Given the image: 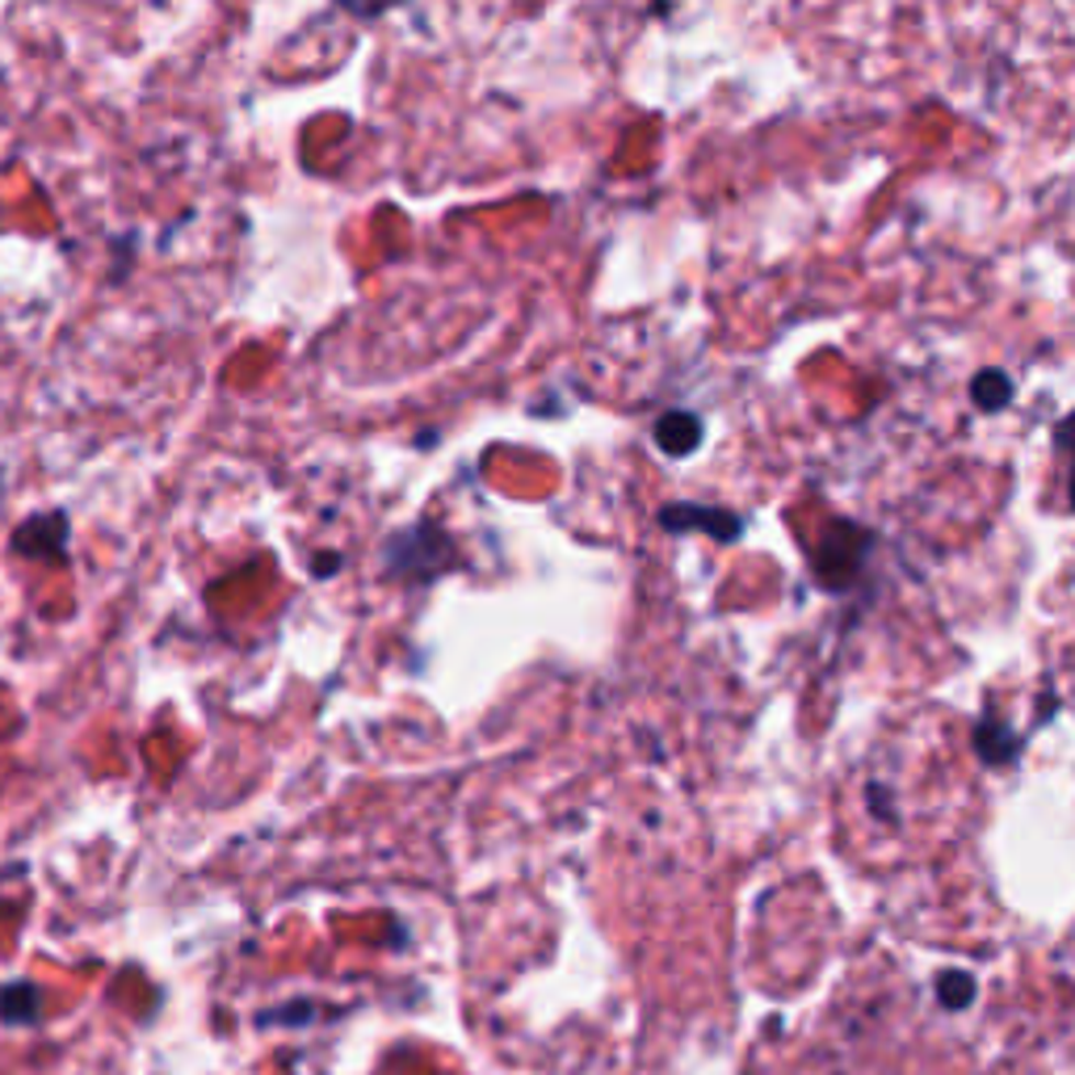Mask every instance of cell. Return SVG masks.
<instances>
[{
    "instance_id": "6da1fadb",
    "label": "cell",
    "mask_w": 1075,
    "mask_h": 1075,
    "mask_svg": "<svg viewBox=\"0 0 1075 1075\" xmlns=\"http://www.w3.org/2000/svg\"><path fill=\"white\" fill-rule=\"evenodd\" d=\"M64 538H68V517L64 513H38L25 526L13 529V550L30 559H64Z\"/></svg>"
},
{
    "instance_id": "7a4b0ae2",
    "label": "cell",
    "mask_w": 1075,
    "mask_h": 1075,
    "mask_svg": "<svg viewBox=\"0 0 1075 1075\" xmlns=\"http://www.w3.org/2000/svg\"><path fill=\"white\" fill-rule=\"evenodd\" d=\"M660 522L669 529H685V526H706V529H715V538H736V529H740V522L731 517V513H702V508H693V504H672V508H664L660 513Z\"/></svg>"
},
{
    "instance_id": "3957f363",
    "label": "cell",
    "mask_w": 1075,
    "mask_h": 1075,
    "mask_svg": "<svg viewBox=\"0 0 1075 1075\" xmlns=\"http://www.w3.org/2000/svg\"><path fill=\"white\" fill-rule=\"evenodd\" d=\"M697 437H702V425H697V416H690V412H669L656 425V441L669 455H690L693 446H697Z\"/></svg>"
},
{
    "instance_id": "277c9868",
    "label": "cell",
    "mask_w": 1075,
    "mask_h": 1075,
    "mask_svg": "<svg viewBox=\"0 0 1075 1075\" xmlns=\"http://www.w3.org/2000/svg\"><path fill=\"white\" fill-rule=\"evenodd\" d=\"M1008 395H1012V383H1008L1004 374H996V370H987V374H979V379H975V400H979L983 407L1008 404Z\"/></svg>"
},
{
    "instance_id": "5b68a950",
    "label": "cell",
    "mask_w": 1075,
    "mask_h": 1075,
    "mask_svg": "<svg viewBox=\"0 0 1075 1075\" xmlns=\"http://www.w3.org/2000/svg\"><path fill=\"white\" fill-rule=\"evenodd\" d=\"M941 987H950V992H945V1004H954V1008H962V1004L971 1000V992H975V983L966 979V975H945Z\"/></svg>"
}]
</instances>
